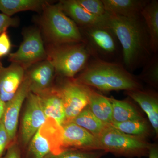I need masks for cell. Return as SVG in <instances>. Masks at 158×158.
Instances as JSON below:
<instances>
[{
    "instance_id": "obj_1",
    "label": "cell",
    "mask_w": 158,
    "mask_h": 158,
    "mask_svg": "<svg viewBox=\"0 0 158 158\" xmlns=\"http://www.w3.org/2000/svg\"><path fill=\"white\" fill-rule=\"evenodd\" d=\"M108 14L106 26L121 44L127 69L133 70L143 62L151 50L146 27L140 19L141 15L126 17Z\"/></svg>"
},
{
    "instance_id": "obj_2",
    "label": "cell",
    "mask_w": 158,
    "mask_h": 158,
    "mask_svg": "<svg viewBox=\"0 0 158 158\" xmlns=\"http://www.w3.org/2000/svg\"><path fill=\"white\" fill-rule=\"evenodd\" d=\"M74 81L102 92L143 89L138 79L119 63L97 59L87 65Z\"/></svg>"
},
{
    "instance_id": "obj_3",
    "label": "cell",
    "mask_w": 158,
    "mask_h": 158,
    "mask_svg": "<svg viewBox=\"0 0 158 158\" xmlns=\"http://www.w3.org/2000/svg\"><path fill=\"white\" fill-rule=\"evenodd\" d=\"M42 11L40 26L50 44L60 45L85 42L77 25L58 4L52 5L46 2Z\"/></svg>"
},
{
    "instance_id": "obj_4",
    "label": "cell",
    "mask_w": 158,
    "mask_h": 158,
    "mask_svg": "<svg viewBox=\"0 0 158 158\" xmlns=\"http://www.w3.org/2000/svg\"><path fill=\"white\" fill-rule=\"evenodd\" d=\"M45 49L47 59L53 65L56 73L69 79L85 69L91 53L85 42L60 45L49 44Z\"/></svg>"
},
{
    "instance_id": "obj_5",
    "label": "cell",
    "mask_w": 158,
    "mask_h": 158,
    "mask_svg": "<svg viewBox=\"0 0 158 158\" xmlns=\"http://www.w3.org/2000/svg\"><path fill=\"white\" fill-rule=\"evenodd\" d=\"M97 138L101 150L127 158L148 156L152 144L147 138L125 134L110 125L106 126Z\"/></svg>"
},
{
    "instance_id": "obj_6",
    "label": "cell",
    "mask_w": 158,
    "mask_h": 158,
    "mask_svg": "<svg viewBox=\"0 0 158 158\" xmlns=\"http://www.w3.org/2000/svg\"><path fill=\"white\" fill-rule=\"evenodd\" d=\"M46 59V51L41 34L39 30L34 28L25 31L18 49L9 56L10 62L20 65L25 70Z\"/></svg>"
},
{
    "instance_id": "obj_7",
    "label": "cell",
    "mask_w": 158,
    "mask_h": 158,
    "mask_svg": "<svg viewBox=\"0 0 158 158\" xmlns=\"http://www.w3.org/2000/svg\"><path fill=\"white\" fill-rule=\"evenodd\" d=\"M57 89L63 101L65 123L71 121L88 106L91 88L78 83L73 79L65 82Z\"/></svg>"
},
{
    "instance_id": "obj_8",
    "label": "cell",
    "mask_w": 158,
    "mask_h": 158,
    "mask_svg": "<svg viewBox=\"0 0 158 158\" xmlns=\"http://www.w3.org/2000/svg\"><path fill=\"white\" fill-rule=\"evenodd\" d=\"M26 109L22 122V138L27 145L38 130L45 123L46 118L39 96L30 91L27 97Z\"/></svg>"
},
{
    "instance_id": "obj_9",
    "label": "cell",
    "mask_w": 158,
    "mask_h": 158,
    "mask_svg": "<svg viewBox=\"0 0 158 158\" xmlns=\"http://www.w3.org/2000/svg\"><path fill=\"white\" fill-rule=\"evenodd\" d=\"M62 127L65 151L101 150L98 138L85 129L72 122L64 123Z\"/></svg>"
},
{
    "instance_id": "obj_10",
    "label": "cell",
    "mask_w": 158,
    "mask_h": 158,
    "mask_svg": "<svg viewBox=\"0 0 158 158\" xmlns=\"http://www.w3.org/2000/svg\"><path fill=\"white\" fill-rule=\"evenodd\" d=\"M30 91V81L25 74L22 84L15 96L6 103L2 122L9 135L10 141L14 139L16 135L21 109Z\"/></svg>"
},
{
    "instance_id": "obj_11",
    "label": "cell",
    "mask_w": 158,
    "mask_h": 158,
    "mask_svg": "<svg viewBox=\"0 0 158 158\" xmlns=\"http://www.w3.org/2000/svg\"><path fill=\"white\" fill-rule=\"evenodd\" d=\"M82 28L90 44L88 45L90 48H94L104 55H114L116 52L117 38L110 28L106 26L98 25Z\"/></svg>"
},
{
    "instance_id": "obj_12",
    "label": "cell",
    "mask_w": 158,
    "mask_h": 158,
    "mask_svg": "<svg viewBox=\"0 0 158 158\" xmlns=\"http://www.w3.org/2000/svg\"><path fill=\"white\" fill-rule=\"evenodd\" d=\"M25 71L22 66L15 63L0 69V97L4 102L15 96L23 81Z\"/></svg>"
},
{
    "instance_id": "obj_13",
    "label": "cell",
    "mask_w": 158,
    "mask_h": 158,
    "mask_svg": "<svg viewBox=\"0 0 158 158\" xmlns=\"http://www.w3.org/2000/svg\"><path fill=\"white\" fill-rule=\"evenodd\" d=\"M58 5L68 17L82 28L91 26L106 25L108 13L103 16H98L85 10L77 0H62Z\"/></svg>"
},
{
    "instance_id": "obj_14",
    "label": "cell",
    "mask_w": 158,
    "mask_h": 158,
    "mask_svg": "<svg viewBox=\"0 0 158 158\" xmlns=\"http://www.w3.org/2000/svg\"><path fill=\"white\" fill-rule=\"evenodd\" d=\"M26 75L30 83V90L38 94L50 89L56 70L47 59L32 65L29 68Z\"/></svg>"
},
{
    "instance_id": "obj_15",
    "label": "cell",
    "mask_w": 158,
    "mask_h": 158,
    "mask_svg": "<svg viewBox=\"0 0 158 158\" xmlns=\"http://www.w3.org/2000/svg\"><path fill=\"white\" fill-rule=\"evenodd\" d=\"M130 98L138 104L147 115L148 121L156 135H158V94L151 90H140L125 91Z\"/></svg>"
},
{
    "instance_id": "obj_16",
    "label": "cell",
    "mask_w": 158,
    "mask_h": 158,
    "mask_svg": "<svg viewBox=\"0 0 158 158\" xmlns=\"http://www.w3.org/2000/svg\"><path fill=\"white\" fill-rule=\"evenodd\" d=\"M37 94L46 118H52L62 126L66 120L65 109L62 97L57 88H51Z\"/></svg>"
},
{
    "instance_id": "obj_17",
    "label": "cell",
    "mask_w": 158,
    "mask_h": 158,
    "mask_svg": "<svg viewBox=\"0 0 158 158\" xmlns=\"http://www.w3.org/2000/svg\"><path fill=\"white\" fill-rule=\"evenodd\" d=\"M108 13L123 17H135L149 2L143 0H102Z\"/></svg>"
},
{
    "instance_id": "obj_18",
    "label": "cell",
    "mask_w": 158,
    "mask_h": 158,
    "mask_svg": "<svg viewBox=\"0 0 158 158\" xmlns=\"http://www.w3.org/2000/svg\"><path fill=\"white\" fill-rule=\"evenodd\" d=\"M145 22L149 38L151 50L156 53L158 49V2L149 1L141 13Z\"/></svg>"
},
{
    "instance_id": "obj_19",
    "label": "cell",
    "mask_w": 158,
    "mask_h": 158,
    "mask_svg": "<svg viewBox=\"0 0 158 158\" xmlns=\"http://www.w3.org/2000/svg\"><path fill=\"white\" fill-rule=\"evenodd\" d=\"M88 107L97 118L106 125L113 123V110L109 98L91 88Z\"/></svg>"
},
{
    "instance_id": "obj_20",
    "label": "cell",
    "mask_w": 158,
    "mask_h": 158,
    "mask_svg": "<svg viewBox=\"0 0 158 158\" xmlns=\"http://www.w3.org/2000/svg\"><path fill=\"white\" fill-rule=\"evenodd\" d=\"M40 134L47 140L51 154L57 155L65 151L63 144L62 126L52 118H48L39 130Z\"/></svg>"
},
{
    "instance_id": "obj_21",
    "label": "cell",
    "mask_w": 158,
    "mask_h": 158,
    "mask_svg": "<svg viewBox=\"0 0 158 158\" xmlns=\"http://www.w3.org/2000/svg\"><path fill=\"white\" fill-rule=\"evenodd\" d=\"M109 99L113 110V123H118L144 118L139 109L128 100H120L112 97Z\"/></svg>"
},
{
    "instance_id": "obj_22",
    "label": "cell",
    "mask_w": 158,
    "mask_h": 158,
    "mask_svg": "<svg viewBox=\"0 0 158 158\" xmlns=\"http://www.w3.org/2000/svg\"><path fill=\"white\" fill-rule=\"evenodd\" d=\"M46 1L42 0H0V11L9 17L21 11H42Z\"/></svg>"
},
{
    "instance_id": "obj_23",
    "label": "cell",
    "mask_w": 158,
    "mask_h": 158,
    "mask_svg": "<svg viewBox=\"0 0 158 158\" xmlns=\"http://www.w3.org/2000/svg\"><path fill=\"white\" fill-rule=\"evenodd\" d=\"M110 125L125 134L147 138L153 131L149 122L144 118L118 123H113Z\"/></svg>"
},
{
    "instance_id": "obj_24",
    "label": "cell",
    "mask_w": 158,
    "mask_h": 158,
    "mask_svg": "<svg viewBox=\"0 0 158 158\" xmlns=\"http://www.w3.org/2000/svg\"><path fill=\"white\" fill-rule=\"evenodd\" d=\"M70 122L85 129L97 138L108 125L103 123L97 118L88 106Z\"/></svg>"
},
{
    "instance_id": "obj_25",
    "label": "cell",
    "mask_w": 158,
    "mask_h": 158,
    "mask_svg": "<svg viewBox=\"0 0 158 158\" xmlns=\"http://www.w3.org/2000/svg\"><path fill=\"white\" fill-rule=\"evenodd\" d=\"M106 153L104 151L101 150L69 149L57 155H52L50 154L45 158H101Z\"/></svg>"
},
{
    "instance_id": "obj_26",
    "label": "cell",
    "mask_w": 158,
    "mask_h": 158,
    "mask_svg": "<svg viewBox=\"0 0 158 158\" xmlns=\"http://www.w3.org/2000/svg\"><path fill=\"white\" fill-rule=\"evenodd\" d=\"M140 78L152 87L158 85V61L156 57L151 60L142 71Z\"/></svg>"
},
{
    "instance_id": "obj_27",
    "label": "cell",
    "mask_w": 158,
    "mask_h": 158,
    "mask_svg": "<svg viewBox=\"0 0 158 158\" xmlns=\"http://www.w3.org/2000/svg\"><path fill=\"white\" fill-rule=\"evenodd\" d=\"M77 2L89 13L98 16H103L107 12L102 0H77Z\"/></svg>"
},
{
    "instance_id": "obj_28",
    "label": "cell",
    "mask_w": 158,
    "mask_h": 158,
    "mask_svg": "<svg viewBox=\"0 0 158 158\" xmlns=\"http://www.w3.org/2000/svg\"><path fill=\"white\" fill-rule=\"evenodd\" d=\"M11 43L7 31L0 34V59L10 54Z\"/></svg>"
},
{
    "instance_id": "obj_29",
    "label": "cell",
    "mask_w": 158,
    "mask_h": 158,
    "mask_svg": "<svg viewBox=\"0 0 158 158\" xmlns=\"http://www.w3.org/2000/svg\"><path fill=\"white\" fill-rule=\"evenodd\" d=\"M18 24V20L16 19L9 17L3 13H0V34L7 31L10 27H15Z\"/></svg>"
},
{
    "instance_id": "obj_30",
    "label": "cell",
    "mask_w": 158,
    "mask_h": 158,
    "mask_svg": "<svg viewBox=\"0 0 158 158\" xmlns=\"http://www.w3.org/2000/svg\"><path fill=\"white\" fill-rule=\"evenodd\" d=\"M9 142L10 141L9 135L1 121L0 122V158H2L3 154Z\"/></svg>"
},
{
    "instance_id": "obj_31",
    "label": "cell",
    "mask_w": 158,
    "mask_h": 158,
    "mask_svg": "<svg viewBox=\"0 0 158 158\" xmlns=\"http://www.w3.org/2000/svg\"><path fill=\"white\" fill-rule=\"evenodd\" d=\"M2 158H21L20 151L16 145H12L8 148L6 155Z\"/></svg>"
},
{
    "instance_id": "obj_32",
    "label": "cell",
    "mask_w": 158,
    "mask_h": 158,
    "mask_svg": "<svg viewBox=\"0 0 158 158\" xmlns=\"http://www.w3.org/2000/svg\"><path fill=\"white\" fill-rule=\"evenodd\" d=\"M148 158H158V146L156 144H152L148 152Z\"/></svg>"
},
{
    "instance_id": "obj_33",
    "label": "cell",
    "mask_w": 158,
    "mask_h": 158,
    "mask_svg": "<svg viewBox=\"0 0 158 158\" xmlns=\"http://www.w3.org/2000/svg\"><path fill=\"white\" fill-rule=\"evenodd\" d=\"M5 106H6V103L4 102L2 100L0 97V122L2 121V118L4 111H5Z\"/></svg>"
},
{
    "instance_id": "obj_34",
    "label": "cell",
    "mask_w": 158,
    "mask_h": 158,
    "mask_svg": "<svg viewBox=\"0 0 158 158\" xmlns=\"http://www.w3.org/2000/svg\"><path fill=\"white\" fill-rule=\"evenodd\" d=\"M3 65H2V63H1V62H0V69H1V68H2V67Z\"/></svg>"
}]
</instances>
